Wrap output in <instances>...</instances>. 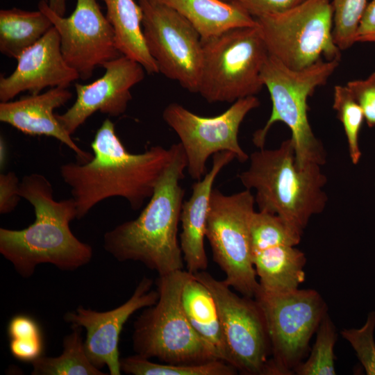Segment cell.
I'll return each mask as SVG.
<instances>
[{
	"mask_svg": "<svg viewBox=\"0 0 375 375\" xmlns=\"http://www.w3.org/2000/svg\"><path fill=\"white\" fill-rule=\"evenodd\" d=\"M224 1H231L233 0H224Z\"/></svg>",
	"mask_w": 375,
	"mask_h": 375,
	"instance_id": "f35d334b",
	"label": "cell"
},
{
	"mask_svg": "<svg viewBox=\"0 0 375 375\" xmlns=\"http://www.w3.org/2000/svg\"><path fill=\"white\" fill-rule=\"evenodd\" d=\"M251 253L260 288L268 292L293 290L306 280L305 253L296 247L301 236L278 216L255 211L251 224Z\"/></svg>",
	"mask_w": 375,
	"mask_h": 375,
	"instance_id": "9a60e30c",
	"label": "cell"
},
{
	"mask_svg": "<svg viewBox=\"0 0 375 375\" xmlns=\"http://www.w3.org/2000/svg\"><path fill=\"white\" fill-rule=\"evenodd\" d=\"M91 148L93 156L90 160L68 162L60 169L63 181L71 189L78 219L99 202L114 197L126 199L133 210L140 209L152 196L174 150V144L169 148L157 145L142 153H130L108 118L97 131Z\"/></svg>",
	"mask_w": 375,
	"mask_h": 375,
	"instance_id": "6da1fadb",
	"label": "cell"
},
{
	"mask_svg": "<svg viewBox=\"0 0 375 375\" xmlns=\"http://www.w3.org/2000/svg\"><path fill=\"white\" fill-rule=\"evenodd\" d=\"M151 279L144 277L132 296L121 306L99 312L78 307L67 312L64 319L72 326L84 328L85 349L90 361L97 368L106 366L110 375H120L119 340L124 325L137 310L154 305L158 299L157 290H151Z\"/></svg>",
	"mask_w": 375,
	"mask_h": 375,
	"instance_id": "2e32d148",
	"label": "cell"
},
{
	"mask_svg": "<svg viewBox=\"0 0 375 375\" xmlns=\"http://www.w3.org/2000/svg\"><path fill=\"white\" fill-rule=\"evenodd\" d=\"M172 158L138 217L103 235V247L118 261H136L159 276L183 269L178 228L185 194L180 181L187 160L181 144H173Z\"/></svg>",
	"mask_w": 375,
	"mask_h": 375,
	"instance_id": "3957f363",
	"label": "cell"
},
{
	"mask_svg": "<svg viewBox=\"0 0 375 375\" xmlns=\"http://www.w3.org/2000/svg\"><path fill=\"white\" fill-rule=\"evenodd\" d=\"M197 93L209 103H233L257 94L269 53L257 27L228 30L202 40Z\"/></svg>",
	"mask_w": 375,
	"mask_h": 375,
	"instance_id": "52a82bcc",
	"label": "cell"
},
{
	"mask_svg": "<svg viewBox=\"0 0 375 375\" xmlns=\"http://www.w3.org/2000/svg\"><path fill=\"white\" fill-rule=\"evenodd\" d=\"M10 339H29L42 337L38 324L31 317L24 315L14 316L8 326Z\"/></svg>",
	"mask_w": 375,
	"mask_h": 375,
	"instance_id": "e575fe53",
	"label": "cell"
},
{
	"mask_svg": "<svg viewBox=\"0 0 375 375\" xmlns=\"http://www.w3.org/2000/svg\"><path fill=\"white\" fill-rule=\"evenodd\" d=\"M19 181L15 172L0 175V213L6 214L15 210L22 198Z\"/></svg>",
	"mask_w": 375,
	"mask_h": 375,
	"instance_id": "d6a6232c",
	"label": "cell"
},
{
	"mask_svg": "<svg viewBox=\"0 0 375 375\" xmlns=\"http://www.w3.org/2000/svg\"><path fill=\"white\" fill-rule=\"evenodd\" d=\"M367 0H332L333 9V36L340 50L355 43V35Z\"/></svg>",
	"mask_w": 375,
	"mask_h": 375,
	"instance_id": "f1b7e54d",
	"label": "cell"
},
{
	"mask_svg": "<svg viewBox=\"0 0 375 375\" xmlns=\"http://www.w3.org/2000/svg\"><path fill=\"white\" fill-rule=\"evenodd\" d=\"M72 331L63 339V350L57 357L44 355L31 362L33 375H104L87 356L82 328L72 326Z\"/></svg>",
	"mask_w": 375,
	"mask_h": 375,
	"instance_id": "d4e9b609",
	"label": "cell"
},
{
	"mask_svg": "<svg viewBox=\"0 0 375 375\" xmlns=\"http://www.w3.org/2000/svg\"><path fill=\"white\" fill-rule=\"evenodd\" d=\"M339 62L340 60L322 59L306 68L293 69L269 55L261 77L269 91L272 109L264 126L253 133V144L265 148L271 127L276 122H283L291 131L297 166L324 165L326 152L309 123L308 99L317 87L326 84Z\"/></svg>",
	"mask_w": 375,
	"mask_h": 375,
	"instance_id": "5b68a950",
	"label": "cell"
},
{
	"mask_svg": "<svg viewBox=\"0 0 375 375\" xmlns=\"http://www.w3.org/2000/svg\"><path fill=\"white\" fill-rule=\"evenodd\" d=\"M17 67L8 76L0 77L1 102L11 101L23 92L38 94L47 88H67L80 78L65 60L60 40L53 26L40 40L17 59Z\"/></svg>",
	"mask_w": 375,
	"mask_h": 375,
	"instance_id": "ac0fdd59",
	"label": "cell"
},
{
	"mask_svg": "<svg viewBox=\"0 0 375 375\" xmlns=\"http://www.w3.org/2000/svg\"><path fill=\"white\" fill-rule=\"evenodd\" d=\"M333 108L344 128L351 160L357 165L362 156L358 138L365 120L362 110L347 86L341 85L334 88Z\"/></svg>",
	"mask_w": 375,
	"mask_h": 375,
	"instance_id": "83f0119b",
	"label": "cell"
},
{
	"mask_svg": "<svg viewBox=\"0 0 375 375\" xmlns=\"http://www.w3.org/2000/svg\"><path fill=\"white\" fill-rule=\"evenodd\" d=\"M190 274L181 269L159 276L157 302L148 307L134 323L132 340L136 354L174 365L219 360L194 330L183 311L182 291Z\"/></svg>",
	"mask_w": 375,
	"mask_h": 375,
	"instance_id": "8992f818",
	"label": "cell"
},
{
	"mask_svg": "<svg viewBox=\"0 0 375 375\" xmlns=\"http://www.w3.org/2000/svg\"><path fill=\"white\" fill-rule=\"evenodd\" d=\"M255 203L250 190L227 195L213 188L206 231L213 260L225 274L224 282L251 298L260 288L251 253Z\"/></svg>",
	"mask_w": 375,
	"mask_h": 375,
	"instance_id": "9c48e42d",
	"label": "cell"
},
{
	"mask_svg": "<svg viewBox=\"0 0 375 375\" xmlns=\"http://www.w3.org/2000/svg\"><path fill=\"white\" fill-rule=\"evenodd\" d=\"M106 17L111 24L116 46L120 53L138 62L149 74L159 73L144 39L142 11L135 0H102Z\"/></svg>",
	"mask_w": 375,
	"mask_h": 375,
	"instance_id": "603a6c76",
	"label": "cell"
},
{
	"mask_svg": "<svg viewBox=\"0 0 375 375\" xmlns=\"http://www.w3.org/2000/svg\"><path fill=\"white\" fill-rule=\"evenodd\" d=\"M121 370L133 375H234L230 364L215 360L196 365L156 363L138 354L120 359Z\"/></svg>",
	"mask_w": 375,
	"mask_h": 375,
	"instance_id": "484cf974",
	"label": "cell"
},
{
	"mask_svg": "<svg viewBox=\"0 0 375 375\" xmlns=\"http://www.w3.org/2000/svg\"><path fill=\"white\" fill-rule=\"evenodd\" d=\"M52 27L51 20L39 9L38 11L16 8L2 9L0 11V51L17 60Z\"/></svg>",
	"mask_w": 375,
	"mask_h": 375,
	"instance_id": "cb8c5ba5",
	"label": "cell"
},
{
	"mask_svg": "<svg viewBox=\"0 0 375 375\" xmlns=\"http://www.w3.org/2000/svg\"><path fill=\"white\" fill-rule=\"evenodd\" d=\"M72 97L67 88H52L30 94L15 101L1 102L0 121L24 134L54 138L72 149L80 163L90 160L93 154L80 148L61 126L54 110Z\"/></svg>",
	"mask_w": 375,
	"mask_h": 375,
	"instance_id": "d6986e66",
	"label": "cell"
},
{
	"mask_svg": "<svg viewBox=\"0 0 375 375\" xmlns=\"http://www.w3.org/2000/svg\"><path fill=\"white\" fill-rule=\"evenodd\" d=\"M346 85L362 108L367 126H375V72L365 79L350 81Z\"/></svg>",
	"mask_w": 375,
	"mask_h": 375,
	"instance_id": "4dcf8cb0",
	"label": "cell"
},
{
	"mask_svg": "<svg viewBox=\"0 0 375 375\" xmlns=\"http://www.w3.org/2000/svg\"><path fill=\"white\" fill-rule=\"evenodd\" d=\"M19 195L33 206L34 222L20 230L0 228V252L18 274L28 278L44 263L72 271L90 262L92 247L70 229V222L77 217L72 198L56 200L51 183L38 173L23 177Z\"/></svg>",
	"mask_w": 375,
	"mask_h": 375,
	"instance_id": "7a4b0ae2",
	"label": "cell"
},
{
	"mask_svg": "<svg viewBox=\"0 0 375 375\" xmlns=\"http://www.w3.org/2000/svg\"><path fill=\"white\" fill-rule=\"evenodd\" d=\"M181 301L185 316L196 333L212 349L218 359L231 365L215 300L192 274L183 285Z\"/></svg>",
	"mask_w": 375,
	"mask_h": 375,
	"instance_id": "7402d4cb",
	"label": "cell"
},
{
	"mask_svg": "<svg viewBox=\"0 0 375 375\" xmlns=\"http://www.w3.org/2000/svg\"><path fill=\"white\" fill-rule=\"evenodd\" d=\"M375 310L359 328H343L340 335L352 347L366 374L375 375Z\"/></svg>",
	"mask_w": 375,
	"mask_h": 375,
	"instance_id": "f546056e",
	"label": "cell"
},
{
	"mask_svg": "<svg viewBox=\"0 0 375 375\" xmlns=\"http://www.w3.org/2000/svg\"><path fill=\"white\" fill-rule=\"evenodd\" d=\"M259 106L258 98L251 96L237 100L214 117L200 116L178 103L165 108L162 118L180 140L191 178L201 180L208 172V158L219 152L231 151L240 162L249 160L240 145L238 133L247 114Z\"/></svg>",
	"mask_w": 375,
	"mask_h": 375,
	"instance_id": "8fae6325",
	"label": "cell"
},
{
	"mask_svg": "<svg viewBox=\"0 0 375 375\" xmlns=\"http://www.w3.org/2000/svg\"><path fill=\"white\" fill-rule=\"evenodd\" d=\"M6 146H5V142L3 141V140L2 139V138H1V142H0V165H1V167H3L4 165H5V161H6Z\"/></svg>",
	"mask_w": 375,
	"mask_h": 375,
	"instance_id": "74e56055",
	"label": "cell"
},
{
	"mask_svg": "<svg viewBox=\"0 0 375 375\" xmlns=\"http://www.w3.org/2000/svg\"><path fill=\"white\" fill-rule=\"evenodd\" d=\"M255 19L269 54L291 69L306 68L323 58L340 60L333 36L332 0H305Z\"/></svg>",
	"mask_w": 375,
	"mask_h": 375,
	"instance_id": "ba28073f",
	"label": "cell"
},
{
	"mask_svg": "<svg viewBox=\"0 0 375 375\" xmlns=\"http://www.w3.org/2000/svg\"><path fill=\"white\" fill-rule=\"evenodd\" d=\"M338 339L335 325L327 313L316 332V339L306 360L294 371L297 375H335L334 348Z\"/></svg>",
	"mask_w": 375,
	"mask_h": 375,
	"instance_id": "4316f807",
	"label": "cell"
},
{
	"mask_svg": "<svg viewBox=\"0 0 375 375\" xmlns=\"http://www.w3.org/2000/svg\"><path fill=\"white\" fill-rule=\"evenodd\" d=\"M103 75L89 84H75L76 99L62 114L56 116L71 135L94 112L112 117L124 114L132 99L131 90L144 78V68L125 56L102 65Z\"/></svg>",
	"mask_w": 375,
	"mask_h": 375,
	"instance_id": "e0dca14e",
	"label": "cell"
},
{
	"mask_svg": "<svg viewBox=\"0 0 375 375\" xmlns=\"http://www.w3.org/2000/svg\"><path fill=\"white\" fill-rule=\"evenodd\" d=\"M147 48L160 73L197 93L202 65V40L192 25L172 8L138 0Z\"/></svg>",
	"mask_w": 375,
	"mask_h": 375,
	"instance_id": "4fadbf2b",
	"label": "cell"
},
{
	"mask_svg": "<svg viewBox=\"0 0 375 375\" xmlns=\"http://www.w3.org/2000/svg\"><path fill=\"white\" fill-rule=\"evenodd\" d=\"M265 317L271 344L272 375H292L308 356L310 342L328 305L316 290L268 292L260 288L254 297Z\"/></svg>",
	"mask_w": 375,
	"mask_h": 375,
	"instance_id": "30bf717a",
	"label": "cell"
},
{
	"mask_svg": "<svg viewBox=\"0 0 375 375\" xmlns=\"http://www.w3.org/2000/svg\"><path fill=\"white\" fill-rule=\"evenodd\" d=\"M305 0H233L254 18L281 12Z\"/></svg>",
	"mask_w": 375,
	"mask_h": 375,
	"instance_id": "1f68e13d",
	"label": "cell"
},
{
	"mask_svg": "<svg viewBox=\"0 0 375 375\" xmlns=\"http://www.w3.org/2000/svg\"><path fill=\"white\" fill-rule=\"evenodd\" d=\"M9 347L12 355L23 362H32L43 356L42 337L29 339H10Z\"/></svg>",
	"mask_w": 375,
	"mask_h": 375,
	"instance_id": "836d02e7",
	"label": "cell"
},
{
	"mask_svg": "<svg viewBox=\"0 0 375 375\" xmlns=\"http://www.w3.org/2000/svg\"><path fill=\"white\" fill-rule=\"evenodd\" d=\"M249 160V167L238 178L246 189L255 190L258 210L278 216L302 236L311 217L327 204V177L321 166L298 167L291 138L276 149H258Z\"/></svg>",
	"mask_w": 375,
	"mask_h": 375,
	"instance_id": "277c9868",
	"label": "cell"
},
{
	"mask_svg": "<svg viewBox=\"0 0 375 375\" xmlns=\"http://www.w3.org/2000/svg\"><path fill=\"white\" fill-rule=\"evenodd\" d=\"M212 293L231 365L246 375H272L271 344L262 311L254 298L239 295L205 270L192 274Z\"/></svg>",
	"mask_w": 375,
	"mask_h": 375,
	"instance_id": "7c38bea8",
	"label": "cell"
},
{
	"mask_svg": "<svg viewBox=\"0 0 375 375\" xmlns=\"http://www.w3.org/2000/svg\"><path fill=\"white\" fill-rule=\"evenodd\" d=\"M356 42H375V0L367 5L356 33Z\"/></svg>",
	"mask_w": 375,
	"mask_h": 375,
	"instance_id": "d590c367",
	"label": "cell"
},
{
	"mask_svg": "<svg viewBox=\"0 0 375 375\" xmlns=\"http://www.w3.org/2000/svg\"><path fill=\"white\" fill-rule=\"evenodd\" d=\"M235 159V156L231 151L214 154L211 169L193 183L190 197L183 203L180 246L187 271L191 274L203 271L208 267L204 239L213 184L222 169Z\"/></svg>",
	"mask_w": 375,
	"mask_h": 375,
	"instance_id": "ffe728a7",
	"label": "cell"
},
{
	"mask_svg": "<svg viewBox=\"0 0 375 375\" xmlns=\"http://www.w3.org/2000/svg\"><path fill=\"white\" fill-rule=\"evenodd\" d=\"M48 3L54 12L64 16L66 10V0H48Z\"/></svg>",
	"mask_w": 375,
	"mask_h": 375,
	"instance_id": "8d00e7d4",
	"label": "cell"
},
{
	"mask_svg": "<svg viewBox=\"0 0 375 375\" xmlns=\"http://www.w3.org/2000/svg\"><path fill=\"white\" fill-rule=\"evenodd\" d=\"M38 9L58 31L63 58L80 78H90L97 67L122 56L113 28L96 0H76L74 10L67 17L54 12L48 0L40 1Z\"/></svg>",
	"mask_w": 375,
	"mask_h": 375,
	"instance_id": "5bb4252c",
	"label": "cell"
},
{
	"mask_svg": "<svg viewBox=\"0 0 375 375\" xmlns=\"http://www.w3.org/2000/svg\"><path fill=\"white\" fill-rule=\"evenodd\" d=\"M185 18L202 40L228 30L256 26L254 17L235 2L224 0H154Z\"/></svg>",
	"mask_w": 375,
	"mask_h": 375,
	"instance_id": "44dd1931",
	"label": "cell"
}]
</instances>
